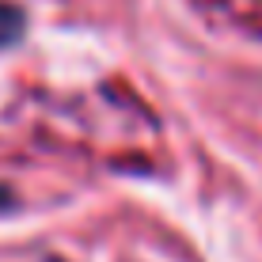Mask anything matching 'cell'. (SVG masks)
Returning a JSON list of instances; mask_svg holds the SVG:
<instances>
[{"label": "cell", "instance_id": "cell-2", "mask_svg": "<svg viewBox=\"0 0 262 262\" xmlns=\"http://www.w3.org/2000/svg\"><path fill=\"white\" fill-rule=\"evenodd\" d=\"M12 205H15L12 190H8V186H0V213H4V209H12Z\"/></svg>", "mask_w": 262, "mask_h": 262}, {"label": "cell", "instance_id": "cell-1", "mask_svg": "<svg viewBox=\"0 0 262 262\" xmlns=\"http://www.w3.org/2000/svg\"><path fill=\"white\" fill-rule=\"evenodd\" d=\"M23 31H27V15H23V8L4 4V0H0V50L12 46V42H19V38H23Z\"/></svg>", "mask_w": 262, "mask_h": 262}]
</instances>
